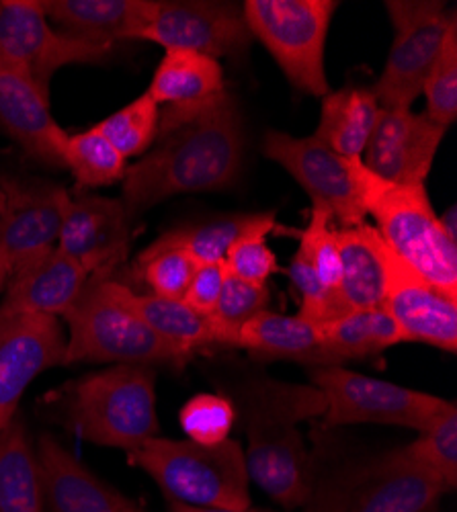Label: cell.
<instances>
[{"instance_id": "44dd1931", "label": "cell", "mask_w": 457, "mask_h": 512, "mask_svg": "<svg viewBox=\"0 0 457 512\" xmlns=\"http://www.w3.org/2000/svg\"><path fill=\"white\" fill-rule=\"evenodd\" d=\"M35 453L44 490V512H128L136 506L97 478L56 439L41 437Z\"/></svg>"}, {"instance_id": "e0dca14e", "label": "cell", "mask_w": 457, "mask_h": 512, "mask_svg": "<svg viewBox=\"0 0 457 512\" xmlns=\"http://www.w3.org/2000/svg\"><path fill=\"white\" fill-rule=\"evenodd\" d=\"M132 224L121 199L91 193L70 195L56 246L72 256L89 277H107L128 252Z\"/></svg>"}, {"instance_id": "4fadbf2b", "label": "cell", "mask_w": 457, "mask_h": 512, "mask_svg": "<svg viewBox=\"0 0 457 512\" xmlns=\"http://www.w3.org/2000/svg\"><path fill=\"white\" fill-rule=\"evenodd\" d=\"M0 250L11 273L56 248L70 191L62 185L0 173Z\"/></svg>"}, {"instance_id": "6da1fadb", "label": "cell", "mask_w": 457, "mask_h": 512, "mask_svg": "<svg viewBox=\"0 0 457 512\" xmlns=\"http://www.w3.org/2000/svg\"><path fill=\"white\" fill-rule=\"evenodd\" d=\"M244 123L226 93L214 105L158 134L154 146L128 168L121 203L136 220L181 193L222 191L242 170Z\"/></svg>"}, {"instance_id": "5b68a950", "label": "cell", "mask_w": 457, "mask_h": 512, "mask_svg": "<svg viewBox=\"0 0 457 512\" xmlns=\"http://www.w3.org/2000/svg\"><path fill=\"white\" fill-rule=\"evenodd\" d=\"M130 457L162 488L166 498L199 508H251L244 449L226 439L216 445L152 437Z\"/></svg>"}, {"instance_id": "8d00e7d4", "label": "cell", "mask_w": 457, "mask_h": 512, "mask_svg": "<svg viewBox=\"0 0 457 512\" xmlns=\"http://www.w3.org/2000/svg\"><path fill=\"white\" fill-rule=\"evenodd\" d=\"M197 267L191 256L179 248L148 246L138 256V269L152 295L166 300H183Z\"/></svg>"}, {"instance_id": "2e32d148", "label": "cell", "mask_w": 457, "mask_h": 512, "mask_svg": "<svg viewBox=\"0 0 457 512\" xmlns=\"http://www.w3.org/2000/svg\"><path fill=\"white\" fill-rule=\"evenodd\" d=\"M447 127L427 113L412 109H382L361 162L384 181L425 185Z\"/></svg>"}, {"instance_id": "f546056e", "label": "cell", "mask_w": 457, "mask_h": 512, "mask_svg": "<svg viewBox=\"0 0 457 512\" xmlns=\"http://www.w3.org/2000/svg\"><path fill=\"white\" fill-rule=\"evenodd\" d=\"M318 326L326 349L341 365L380 355L404 343L398 324L384 308L347 312Z\"/></svg>"}, {"instance_id": "f35d334b", "label": "cell", "mask_w": 457, "mask_h": 512, "mask_svg": "<svg viewBox=\"0 0 457 512\" xmlns=\"http://www.w3.org/2000/svg\"><path fill=\"white\" fill-rule=\"evenodd\" d=\"M269 234L267 230H255L238 238L226 252V271L242 281L267 285V281L281 271L275 252L267 244Z\"/></svg>"}, {"instance_id": "ffe728a7", "label": "cell", "mask_w": 457, "mask_h": 512, "mask_svg": "<svg viewBox=\"0 0 457 512\" xmlns=\"http://www.w3.org/2000/svg\"><path fill=\"white\" fill-rule=\"evenodd\" d=\"M146 93L158 107H164L160 113V134L214 105L228 91L224 84V68L218 60L193 52L169 50L160 60Z\"/></svg>"}, {"instance_id": "ba28073f", "label": "cell", "mask_w": 457, "mask_h": 512, "mask_svg": "<svg viewBox=\"0 0 457 512\" xmlns=\"http://www.w3.org/2000/svg\"><path fill=\"white\" fill-rule=\"evenodd\" d=\"M337 9L335 0H246L242 5L253 39L261 41L298 93L312 97L330 93L324 48Z\"/></svg>"}, {"instance_id": "4dcf8cb0", "label": "cell", "mask_w": 457, "mask_h": 512, "mask_svg": "<svg viewBox=\"0 0 457 512\" xmlns=\"http://www.w3.org/2000/svg\"><path fill=\"white\" fill-rule=\"evenodd\" d=\"M64 168H68L80 189L107 187L123 181L128 173L123 158L93 127L80 134H68L64 142Z\"/></svg>"}, {"instance_id": "484cf974", "label": "cell", "mask_w": 457, "mask_h": 512, "mask_svg": "<svg viewBox=\"0 0 457 512\" xmlns=\"http://www.w3.org/2000/svg\"><path fill=\"white\" fill-rule=\"evenodd\" d=\"M103 287L173 347L189 355L203 347H220V336L212 318L195 312L183 300H166V297L152 293H136L128 285L107 277H103Z\"/></svg>"}, {"instance_id": "83f0119b", "label": "cell", "mask_w": 457, "mask_h": 512, "mask_svg": "<svg viewBox=\"0 0 457 512\" xmlns=\"http://www.w3.org/2000/svg\"><path fill=\"white\" fill-rule=\"evenodd\" d=\"M275 211L261 213H232V216L214 218L210 222L183 224L160 234L150 246L179 248L187 252L197 265L222 263L230 246L248 232L275 228Z\"/></svg>"}, {"instance_id": "30bf717a", "label": "cell", "mask_w": 457, "mask_h": 512, "mask_svg": "<svg viewBox=\"0 0 457 512\" xmlns=\"http://www.w3.org/2000/svg\"><path fill=\"white\" fill-rule=\"evenodd\" d=\"M384 7L394 41L373 95L382 109H412L457 13L441 0H386Z\"/></svg>"}, {"instance_id": "603a6c76", "label": "cell", "mask_w": 457, "mask_h": 512, "mask_svg": "<svg viewBox=\"0 0 457 512\" xmlns=\"http://www.w3.org/2000/svg\"><path fill=\"white\" fill-rule=\"evenodd\" d=\"M41 9L60 33L113 48L115 41L138 39L158 0H44Z\"/></svg>"}, {"instance_id": "60d3db41", "label": "cell", "mask_w": 457, "mask_h": 512, "mask_svg": "<svg viewBox=\"0 0 457 512\" xmlns=\"http://www.w3.org/2000/svg\"><path fill=\"white\" fill-rule=\"evenodd\" d=\"M171 512H263L257 508H246V510H226V508H199V506H187L181 502H173L169 500Z\"/></svg>"}, {"instance_id": "9c48e42d", "label": "cell", "mask_w": 457, "mask_h": 512, "mask_svg": "<svg viewBox=\"0 0 457 512\" xmlns=\"http://www.w3.org/2000/svg\"><path fill=\"white\" fill-rule=\"evenodd\" d=\"M310 379L326 400L324 418L328 426L371 422L425 433L455 404L341 365L312 367Z\"/></svg>"}, {"instance_id": "277c9868", "label": "cell", "mask_w": 457, "mask_h": 512, "mask_svg": "<svg viewBox=\"0 0 457 512\" xmlns=\"http://www.w3.org/2000/svg\"><path fill=\"white\" fill-rule=\"evenodd\" d=\"M365 216L376 220L384 244L457 302V242L449 238L425 185H396L373 175L361 160H349Z\"/></svg>"}, {"instance_id": "d6986e66", "label": "cell", "mask_w": 457, "mask_h": 512, "mask_svg": "<svg viewBox=\"0 0 457 512\" xmlns=\"http://www.w3.org/2000/svg\"><path fill=\"white\" fill-rule=\"evenodd\" d=\"M0 127L21 150L48 166L64 168L68 134L50 111V95L0 54Z\"/></svg>"}, {"instance_id": "4316f807", "label": "cell", "mask_w": 457, "mask_h": 512, "mask_svg": "<svg viewBox=\"0 0 457 512\" xmlns=\"http://www.w3.org/2000/svg\"><path fill=\"white\" fill-rule=\"evenodd\" d=\"M382 107L369 89L345 87L322 97L314 138L345 160H361L380 121Z\"/></svg>"}, {"instance_id": "5bb4252c", "label": "cell", "mask_w": 457, "mask_h": 512, "mask_svg": "<svg viewBox=\"0 0 457 512\" xmlns=\"http://www.w3.org/2000/svg\"><path fill=\"white\" fill-rule=\"evenodd\" d=\"M263 154L283 166L304 187L312 203L324 205L341 228L365 224L367 216L349 160L326 144L314 136L296 138L271 130L263 138Z\"/></svg>"}, {"instance_id": "d6a6232c", "label": "cell", "mask_w": 457, "mask_h": 512, "mask_svg": "<svg viewBox=\"0 0 457 512\" xmlns=\"http://www.w3.org/2000/svg\"><path fill=\"white\" fill-rule=\"evenodd\" d=\"M402 451L447 490L457 486V404Z\"/></svg>"}, {"instance_id": "cb8c5ba5", "label": "cell", "mask_w": 457, "mask_h": 512, "mask_svg": "<svg viewBox=\"0 0 457 512\" xmlns=\"http://www.w3.org/2000/svg\"><path fill=\"white\" fill-rule=\"evenodd\" d=\"M232 349H242L263 361H298L310 369L341 365L326 349L320 326L300 314L283 316L269 310L261 312L238 328Z\"/></svg>"}, {"instance_id": "7c38bea8", "label": "cell", "mask_w": 457, "mask_h": 512, "mask_svg": "<svg viewBox=\"0 0 457 512\" xmlns=\"http://www.w3.org/2000/svg\"><path fill=\"white\" fill-rule=\"evenodd\" d=\"M138 39L166 52H193L218 62L244 56L253 44L242 5L216 0H158L154 19Z\"/></svg>"}, {"instance_id": "ee69618b", "label": "cell", "mask_w": 457, "mask_h": 512, "mask_svg": "<svg viewBox=\"0 0 457 512\" xmlns=\"http://www.w3.org/2000/svg\"><path fill=\"white\" fill-rule=\"evenodd\" d=\"M0 211H3V195H0Z\"/></svg>"}, {"instance_id": "8992f818", "label": "cell", "mask_w": 457, "mask_h": 512, "mask_svg": "<svg viewBox=\"0 0 457 512\" xmlns=\"http://www.w3.org/2000/svg\"><path fill=\"white\" fill-rule=\"evenodd\" d=\"M64 320L68 324L64 365L113 363L152 367L164 363L183 367L191 357L166 343L132 310L109 295L101 275L89 279L85 291L64 314Z\"/></svg>"}, {"instance_id": "1f68e13d", "label": "cell", "mask_w": 457, "mask_h": 512, "mask_svg": "<svg viewBox=\"0 0 457 512\" xmlns=\"http://www.w3.org/2000/svg\"><path fill=\"white\" fill-rule=\"evenodd\" d=\"M160 107L148 95H140L123 109L99 121L93 130L105 138L123 158H142L156 142Z\"/></svg>"}, {"instance_id": "f1b7e54d", "label": "cell", "mask_w": 457, "mask_h": 512, "mask_svg": "<svg viewBox=\"0 0 457 512\" xmlns=\"http://www.w3.org/2000/svg\"><path fill=\"white\" fill-rule=\"evenodd\" d=\"M0 512H44L37 453L19 418L0 431Z\"/></svg>"}, {"instance_id": "52a82bcc", "label": "cell", "mask_w": 457, "mask_h": 512, "mask_svg": "<svg viewBox=\"0 0 457 512\" xmlns=\"http://www.w3.org/2000/svg\"><path fill=\"white\" fill-rule=\"evenodd\" d=\"M447 488L402 449L312 478L308 512H429Z\"/></svg>"}, {"instance_id": "74e56055", "label": "cell", "mask_w": 457, "mask_h": 512, "mask_svg": "<svg viewBox=\"0 0 457 512\" xmlns=\"http://www.w3.org/2000/svg\"><path fill=\"white\" fill-rule=\"evenodd\" d=\"M236 416V406L228 398L199 394L183 406L179 420L189 441L199 445H216L230 439Z\"/></svg>"}, {"instance_id": "7bdbcfd3", "label": "cell", "mask_w": 457, "mask_h": 512, "mask_svg": "<svg viewBox=\"0 0 457 512\" xmlns=\"http://www.w3.org/2000/svg\"><path fill=\"white\" fill-rule=\"evenodd\" d=\"M9 277H11V267H9V261H7L5 252L0 250V291H3V289L7 287Z\"/></svg>"}, {"instance_id": "7402d4cb", "label": "cell", "mask_w": 457, "mask_h": 512, "mask_svg": "<svg viewBox=\"0 0 457 512\" xmlns=\"http://www.w3.org/2000/svg\"><path fill=\"white\" fill-rule=\"evenodd\" d=\"M89 273L58 246L11 273L0 308L17 314L64 316L85 291Z\"/></svg>"}, {"instance_id": "8fae6325", "label": "cell", "mask_w": 457, "mask_h": 512, "mask_svg": "<svg viewBox=\"0 0 457 512\" xmlns=\"http://www.w3.org/2000/svg\"><path fill=\"white\" fill-rule=\"evenodd\" d=\"M111 46L91 44L60 33L46 17L39 0H0V54L21 68L50 95L56 72L70 64H99Z\"/></svg>"}, {"instance_id": "d4e9b609", "label": "cell", "mask_w": 457, "mask_h": 512, "mask_svg": "<svg viewBox=\"0 0 457 512\" xmlns=\"http://www.w3.org/2000/svg\"><path fill=\"white\" fill-rule=\"evenodd\" d=\"M341 252L339 300L345 312L384 306L388 281V246L378 230L367 222L355 228H339Z\"/></svg>"}, {"instance_id": "3957f363", "label": "cell", "mask_w": 457, "mask_h": 512, "mask_svg": "<svg viewBox=\"0 0 457 512\" xmlns=\"http://www.w3.org/2000/svg\"><path fill=\"white\" fill-rule=\"evenodd\" d=\"M54 418L80 439L132 455L160 431L156 375L142 365L89 373L64 388Z\"/></svg>"}, {"instance_id": "ac0fdd59", "label": "cell", "mask_w": 457, "mask_h": 512, "mask_svg": "<svg viewBox=\"0 0 457 512\" xmlns=\"http://www.w3.org/2000/svg\"><path fill=\"white\" fill-rule=\"evenodd\" d=\"M384 310L398 324L404 343H423L445 353L457 351V302L388 248Z\"/></svg>"}, {"instance_id": "b9f144b4", "label": "cell", "mask_w": 457, "mask_h": 512, "mask_svg": "<svg viewBox=\"0 0 457 512\" xmlns=\"http://www.w3.org/2000/svg\"><path fill=\"white\" fill-rule=\"evenodd\" d=\"M455 213H457V209H455V205H451L449 207V211L445 213L443 218H439L441 220V226L445 228V232L449 234V238L451 240H455V236H457V228H455Z\"/></svg>"}, {"instance_id": "7a4b0ae2", "label": "cell", "mask_w": 457, "mask_h": 512, "mask_svg": "<svg viewBox=\"0 0 457 512\" xmlns=\"http://www.w3.org/2000/svg\"><path fill=\"white\" fill-rule=\"evenodd\" d=\"M236 402L248 439L244 451L248 478L283 506H304L314 467L300 422L324 416L322 392L306 383L261 377L244 381Z\"/></svg>"}, {"instance_id": "e575fe53", "label": "cell", "mask_w": 457, "mask_h": 512, "mask_svg": "<svg viewBox=\"0 0 457 512\" xmlns=\"http://www.w3.org/2000/svg\"><path fill=\"white\" fill-rule=\"evenodd\" d=\"M421 95L427 101V117L443 127H449L457 119V19L445 33Z\"/></svg>"}, {"instance_id": "d590c367", "label": "cell", "mask_w": 457, "mask_h": 512, "mask_svg": "<svg viewBox=\"0 0 457 512\" xmlns=\"http://www.w3.org/2000/svg\"><path fill=\"white\" fill-rule=\"evenodd\" d=\"M332 224H335L332 213L324 205L312 203L310 222L306 230L300 234L298 248L304 252L320 283L328 291L339 295L341 252L337 244V230Z\"/></svg>"}, {"instance_id": "836d02e7", "label": "cell", "mask_w": 457, "mask_h": 512, "mask_svg": "<svg viewBox=\"0 0 457 512\" xmlns=\"http://www.w3.org/2000/svg\"><path fill=\"white\" fill-rule=\"evenodd\" d=\"M269 300L271 293L267 285L242 281L226 271L218 306L210 316L220 336V347H232L238 328L265 312Z\"/></svg>"}, {"instance_id": "ab89813d", "label": "cell", "mask_w": 457, "mask_h": 512, "mask_svg": "<svg viewBox=\"0 0 457 512\" xmlns=\"http://www.w3.org/2000/svg\"><path fill=\"white\" fill-rule=\"evenodd\" d=\"M224 277H226L224 261L199 265L183 295V302L203 316H212L220 300Z\"/></svg>"}, {"instance_id": "f6af8a7d", "label": "cell", "mask_w": 457, "mask_h": 512, "mask_svg": "<svg viewBox=\"0 0 457 512\" xmlns=\"http://www.w3.org/2000/svg\"><path fill=\"white\" fill-rule=\"evenodd\" d=\"M128 512H142V510H138V508L134 506V508H132V510H128Z\"/></svg>"}, {"instance_id": "9a60e30c", "label": "cell", "mask_w": 457, "mask_h": 512, "mask_svg": "<svg viewBox=\"0 0 457 512\" xmlns=\"http://www.w3.org/2000/svg\"><path fill=\"white\" fill-rule=\"evenodd\" d=\"M64 357L66 338L58 318L0 308V431L15 418L29 383L64 365Z\"/></svg>"}]
</instances>
